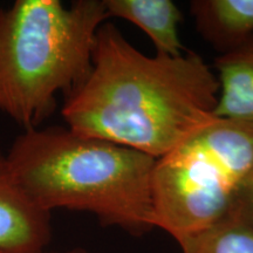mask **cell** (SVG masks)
I'll list each match as a JSON object with an SVG mask.
<instances>
[{
  "instance_id": "obj_1",
  "label": "cell",
  "mask_w": 253,
  "mask_h": 253,
  "mask_svg": "<svg viewBox=\"0 0 253 253\" xmlns=\"http://www.w3.org/2000/svg\"><path fill=\"white\" fill-rule=\"evenodd\" d=\"M219 82L195 52L147 56L104 23L84 84L65 99L67 128L160 158L212 122Z\"/></svg>"
},
{
  "instance_id": "obj_2",
  "label": "cell",
  "mask_w": 253,
  "mask_h": 253,
  "mask_svg": "<svg viewBox=\"0 0 253 253\" xmlns=\"http://www.w3.org/2000/svg\"><path fill=\"white\" fill-rule=\"evenodd\" d=\"M6 154L21 185L43 210L91 213L101 225L132 236L155 229L156 158L55 126L26 129Z\"/></svg>"
},
{
  "instance_id": "obj_3",
  "label": "cell",
  "mask_w": 253,
  "mask_h": 253,
  "mask_svg": "<svg viewBox=\"0 0 253 253\" xmlns=\"http://www.w3.org/2000/svg\"><path fill=\"white\" fill-rule=\"evenodd\" d=\"M104 0H15L0 9V110L24 130L54 112L88 78Z\"/></svg>"
},
{
  "instance_id": "obj_4",
  "label": "cell",
  "mask_w": 253,
  "mask_h": 253,
  "mask_svg": "<svg viewBox=\"0 0 253 253\" xmlns=\"http://www.w3.org/2000/svg\"><path fill=\"white\" fill-rule=\"evenodd\" d=\"M252 167V123L216 118L155 162V229L178 244L229 219Z\"/></svg>"
},
{
  "instance_id": "obj_5",
  "label": "cell",
  "mask_w": 253,
  "mask_h": 253,
  "mask_svg": "<svg viewBox=\"0 0 253 253\" xmlns=\"http://www.w3.org/2000/svg\"><path fill=\"white\" fill-rule=\"evenodd\" d=\"M50 238V212L31 198L0 149V251L40 253Z\"/></svg>"
},
{
  "instance_id": "obj_6",
  "label": "cell",
  "mask_w": 253,
  "mask_h": 253,
  "mask_svg": "<svg viewBox=\"0 0 253 253\" xmlns=\"http://www.w3.org/2000/svg\"><path fill=\"white\" fill-rule=\"evenodd\" d=\"M219 95L214 116L253 125V34L214 61Z\"/></svg>"
},
{
  "instance_id": "obj_7",
  "label": "cell",
  "mask_w": 253,
  "mask_h": 253,
  "mask_svg": "<svg viewBox=\"0 0 253 253\" xmlns=\"http://www.w3.org/2000/svg\"><path fill=\"white\" fill-rule=\"evenodd\" d=\"M109 18L130 21L153 41L157 55L179 56L183 46L178 25L183 15L171 0H104Z\"/></svg>"
},
{
  "instance_id": "obj_8",
  "label": "cell",
  "mask_w": 253,
  "mask_h": 253,
  "mask_svg": "<svg viewBox=\"0 0 253 253\" xmlns=\"http://www.w3.org/2000/svg\"><path fill=\"white\" fill-rule=\"evenodd\" d=\"M190 7L199 33L221 52L253 34V0H195Z\"/></svg>"
},
{
  "instance_id": "obj_9",
  "label": "cell",
  "mask_w": 253,
  "mask_h": 253,
  "mask_svg": "<svg viewBox=\"0 0 253 253\" xmlns=\"http://www.w3.org/2000/svg\"><path fill=\"white\" fill-rule=\"evenodd\" d=\"M178 245L181 253H253V227L229 218Z\"/></svg>"
},
{
  "instance_id": "obj_10",
  "label": "cell",
  "mask_w": 253,
  "mask_h": 253,
  "mask_svg": "<svg viewBox=\"0 0 253 253\" xmlns=\"http://www.w3.org/2000/svg\"><path fill=\"white\" fill-rule=\"evenodd\" d=\"M231 218L253 227V167L240 186Z\"/></svg>"
},
{
  "instance_id": "obj_11",
  "label": "cell",
  "mask_w": 253,
  "mask_h": 253,
  "mask_svg": "<svg viewBox=\"0 0 253 253\" xmlns=\"http://www.w3.org/2000/svg\"><path fill=\"white\" fill-rule=\"evenodd\" d=\"M40 253H93V252H89L88 250L86 249H81V248H75V249H71V250H66V251H58V252H54V251H42Z\"/></svg>"
},
{
  "instance_id": "obj_12",
  "label": "cell",
  "mask_w": 253,
  "mask_h": 253,
  "mask_svg": "<svg viewBox=\"0 0 253 253\" xmlns=\"http://www.w3.org/2000/svg\"><path fill=\"white\" fill-rule=\"evenodd\" d=\"M0 253H6V252H4V251H0Z\"/></svg>"
},
{
  "instance_id": "obj_13",
  "label": "cell",
  "mask_w": 253,
  "mask_h": 253,
  "mask_svg": "<svg viewBox=\"0 0 253 253\" xmlns=\"http://www.w3.org/2000/svg\"><path fill=\"white\" fill-rule=\"evenodd\" d=\"M0 9H1V6H0Z\"/></svg>"
}]
</instances>
